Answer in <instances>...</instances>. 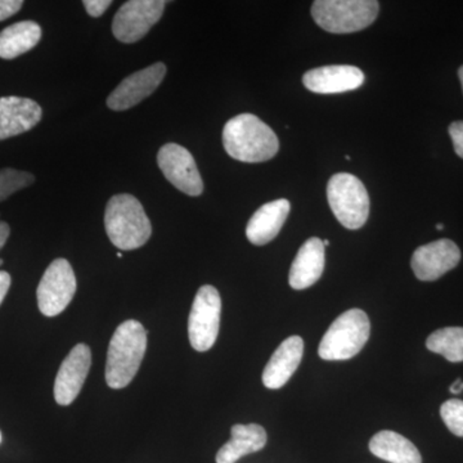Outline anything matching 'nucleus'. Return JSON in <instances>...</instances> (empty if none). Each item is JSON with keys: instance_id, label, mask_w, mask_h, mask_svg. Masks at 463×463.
<instances>
[{"instance_id": "nucleus-1", "label": "nucleus", "mask_w": 463, "mask_h": 463, "mask_svg": "<svg viewBox=\"0 0 463 463\" xmlns=\"http://www.w3.org/2000/svg\"><path fill=\"white\" fill-rule=\"evenodd\" d=\"M225 151L241 163H264L276 156L279 149V137L258 116H234L223 129Z\"/></svg>"}, {"instance_id": "nucleus-2", "label": "nucleus", "mask_w": 463, "mask_h": 463, "mask_svg": "<svg viewBox=\"0 0 463 463\" xmlns=\"http://www.w3.org/2000/svg\"><path fill=\"white\" fill-rule=\"evenodd\" d=\"M147 349V331L141 322L125 321L109 341L106 383L111 389H124L132 383Z\"/></svg>"}, {"instance_id": "nucleus-3", "label": "nucleus", "mask_w": 463, "mask_h": 463, "mask_svg": "<svg viewBox=\"0 0 463 463\" xmlns=\"http://www.w3.org/2000/svg\"><path fill=\"white\" fill-rule=\"evenodd\" d=\"M105 228L112 245L123 251L142 248L152 234V225L142 203L129 194H116L106 206Z\"/></svg>"}, {"instance_id": "nucleus-4", "label": "nucleus", "mask_w": 463, "mask_h": 463, "mask_svg": "<svg viewBox=\"0 0 463 463\" xmlns=\"http://www.w3.org/2000/svg\"><path fill=\"white\" fill-rule=\"evenodd\" d=\"M371 323L361 309H350L337 317L319 344L325 361H346L361 353L370 339Z\"/></svg>"}, {"instance_id": "nucleus-5", "label": "nucleus", "mask_w": 463, "mask_h": 463, "mask_svg": "<svg viewBox=\"0 0 463 463\" xmlns=\"http://www.w3.org/2000/svg\"><path fill=\"white\" fill-rule=\"evenodd\" d=\"M376 0H317L312 16L317 25L332 33L361 32L379 16Z\"/></svg>"}, {"instance_id": "nucleus-6", "label": "nucleus", "mask_w": 463, "mask_h": 463, "mask_svg": "<svg viewBox=\"0 0 463 463\" xmlns=\"http://www.w3.org/2000/svg\"><path fill=\"white\" fill-rule=\"evenodd\" d=\"M327 199L341 225L352 231L364 227L370 215V196L355 175L335 174L328 181Z\"/></svg>"}, {"instance_id": "nucleus-7", "label": "nucleus", "mask_w": 463, "mask_h": 463, "mask_svg": "<svg viewBox=\"0 0 463 463\" xmlns=\"http://www.w3.org/2000/svg\"><path fill=\"white\" fill-rule=\"evenodd\" d=\"M222 298L214 286L205 285L197 291L188 318V337L197 352L214 346L221 327Z\"/></svg>"}, {"instance_id": "nucleus-8", "label": "nucleus", "mask_w": 463, "mask_h": 463, "mask_svg": "<svg viewBox=\"0 0 463 463\" xmlns=\"http://www.w3.org/2000/svg\"><path fill=\"white\" fill-rule=\"evenodd\" d=\"M76 292V277L71 264L66 259L52 261L36 291L42 315L56 317L69 307Z\"/></svg>"}, {"instance_id": "nucleus-9", "label": "nucleus", "mask_w": 463, "mask_h": 463, "mask_svg": "<svg viewBox=\"0 0 463 463\" xmlns=\"http://www.w3.org/2000/svg\"><path fill=\"white\" fill-rule=\"evenodd\" d=\"M163 0H130L116 12L112 33L118 42L136 43L147 35L165 11Z\"/></svg>"}, {"instance_id": "nucleus-10", "label": "nucleus", "mask_w": 463, "mask_h": 463, "mask_svg": "<svg viewBox=\"0 0 463 463\" xmlns=\"http://www.w3.org/2000/svg\"><path fill=\"white\" fill-rule=\"evenodd\" d=\"M157 164L167 181L183 194L194 197L203 194V178L187 148L176 143H167L158 151Z\"/></svg>"}, {"instance_id": "nucleus-11", "label": "nucleus", "mask_w": 463, "mask_h": 463, "mask_svg": "<svg viewBox=\"0 0 463 463\" xmlns=\"http://www.w3.org/2000/svg\"><path fill=\"white\" fill-rule=\"evenodd\" d=\"M166 75L165 63L157 62L141 71L125 78L108 99V106L114 111H125L148 99Z\"/></svg>"}, {"instance_id": "nucleus-12", "label": "nucleus", "mask_w": 463, "mask_h": 463, "mask_svg": "<svg viewBox=\"0 0 463 463\" xmlns=\"http://www.w3.org/2000/svg\"><path fill=\"white\" fill-rule=\"evenodd\" d=\"M461 260V250L450 240H438L416 250L411 260L414 276L423 282L437 281Z\"/></svg>"}, {"instance_id": "nucleus-13", "label": "nucleus", "mask_w": 463, "mask_h": 463, "mask_svg": "<svg viewBox=\"0 0 463 463\" xmlns=\"http://www.w3.org/2000/svg\"><path fill=\"white\" fill-rule=\"evenodd\" d=\"M91 365L90 346L78 344L61 364L54 381V399L60 405H70L83 388Z\"/></svg>"}, {"instance_id": "nucleus-14", "label": "nucleus", "mask_w": 463, "mask_h": 463, "mask_svg": "<svg viewBox=\"0 0 463 463\" xmlns=\"http://www.w3.org/2000/svg\"><path fill=\"white\" fill-rule=\"evenodd\" d=\"M364 83V74L362 70L349 65L317 67L303 76L304 87L318 94L355 90Z\"/></svg>"}, {"instance_id": "nucleus-15", "label": "nucleus", "mask_w": 463, "mask_h": 463, "mask_svg": "<svg viewBox=\"0 0 463 463\" xmlns=\"http://www.w3.org/2000/svg\"><path fill=\"white\" fill-rule=\"evenodd\" d=\"M43 111L35 100L24 97L0 99V141L29 132L41 123Z\"/></svg>"}, {"instance_id": "nucleus-16", "label": "nucleus", "mask_w": 463, "mask_h": 463, "mask_svg": "<svg viewBox=\"0 0 463 463\" xmlns=\"http://www.w3.org/2000/svg\"><path fill=\"white\" fill-rule=\"evenodd\" d=\"M304 354V341L300 336H291L277 347L272 358L265 365L263 383L268 389H281L292 374L297 373Z\"/></svg>"}, {"instance_id": "nucleus-17", "label": "nucleus", "mask_w": 463, "mask_h": 463, "mask_svg": "<svg viewBox=\"0 0 463 463\" xmlns=\"http://www.w3.org/2000/svg\"><path fill=\"white\" fill-rule=\"evenodd\" d=\"M288 200L279 199L259 207L246 227V237L252 245L263 246L279 236L288 218Z\"/></svg>"}, {"instance_id": "nucleus-18", "label": "nucleus", "mask_w": 463, "mask_h": 463, "mask_svg": "<svg viewBox=\"0 0 463 463\" xmlns=\"http://www.w3.org/2000/svg\"><path fill=\"white\" fill-rule=\"evenodd\" d=\"M325 270V246L321 240L312 237L298 250L289 269L288 283L294 289L312 288Z\"/></svg>"}, {"instance_id": "nucleus-19", "label": "nucleus", "mask_w": 463, "mask_h": 463, "mask_svg": "<svg viewBox=\"0 0 463 463\" xmlns=\"http://www.w3.org/2000/svg\"><path fill=\"white\" fill-rule=\"evenodd\" d=\"M231 440L219 449L216 463H236L243 456L257 453L267 446V431L258 423L234 425Z\"/></svg>"}, {"instance_id": "nucleus-20", "label": "nucleus", "mask_w": 463, "mask_h": 463, "mask_svg": "<svg viewBox=\"0 0 463 463\" xmlns=\"http://www.w3.org/2000/svg\"><path fill=\"white\" fill-rule=\"evenodd\" d=\"M370 450L390 463H422V457L412 441L394 431L377 432L371 439Z\"/></svg>"}, {"instance_id": "nucleus-21", "label": "nucleus", "mask_w": 463, "mask_h": 463, "mask_svg": "<svg viewBox=\"0 0 463 463\" xmlns=\"http://www.w3.org/2000/svg\"><path fill=\"white\" fill-rule=\"evenodd\" d=\"M42 39V27L33 21H21L0 33V58L14 60L32 51Z\"/></svg>"}, {"instance_id": "nucleus-22", "label": "nucleus", "mask_w": 463, "mask_h": 463, "mask_svg": "<svg viewBox=\"0 0 463 463\" xmlns=\"http://www.w3.org/2000/svg\"><path fill=\"white\" fill-rule=\"evenodd\" d=\"M426 346L453 364L463 362V327H446L432 332L426 340Z\"/></svg>"}, {"instance_id": "nucleus-23", "label": "nucleus", "mask_w": 463, "mask_h": 463, "mask_svg": "<svg viewBox=\"0 0 463 463\" xmlns=\"http://www.w3.org/2000/svg\"><path fill=\"white\" fill-rule=\"evenodd\" d=\"M33 182H35V176L32 173L11 169V167L0 170V203L23 188L29 187Z\"/></svg>"}, {"instance_id": "nucleus-24", "label": "nucleus", "mask_w": 463, "mask_h": 463, "mask_svg": "<svg viewBox=\"0 0 463 463\" xmlns=\"http://www.w3.org/2000/svg\"><path fill=\"white\" fill-rule=\"evenodd\" d=\"M440 416L447 428L456 437L463 438V402L459 399H450L440 408Z\"/></svg>"}, {"instance_id": "nucleus-25", "label": "nucleus", "mask_w": 463, "mask_h": 463, "mask_svg": "<svg viewBox=\"0 0 463 463\" xmlns=\"http://www.w3.org/2000/svg\"><path fill=\"white\" fill-rule=\"evenodd\" d=\"M449 136L455 146L456 154L463 158V121H455L449 125Z\"/></svg>"}, {"instance_id": "nucleus-26", "label": "nucleus", "mask_w": 463, "mask_h": 463, "mask_svg": "<svg viewBox=\"0 0 463 463\" xmlns=\"http://www.w3.org/2000/svg\"><path fill=\"white\" fill-rule=\"evenodd\" d=\"M23 5V0H0V23L14 16Z\"/></svg>"}, {"instance_id": "nucleus-27", "label": "nucleus", "mask_w": 463, "mask_h": 463, "mask_svg": "<svg viewBox=\"0 0 463 463\" xmlns=\"http://www.w3.org/2000/svg\"><path fill=\"white\" fill-rule=\"evenodd\" d=\"M85 11L91 17H99L108 11L111 2L109 0H84Z\"/></svg>"}, {"instance_id": "nucleus-28", "label": "nucleus", "mask_w": 463, "mask_h": 463, "mask_svg": "<svg viewBox=\"0 0 463 463\" xmlns=\"http://www.w3.org/2000/svg\"><path fill=\"white\" fill-rule=\"evenodd\" d=\"M9 288H11V276L5 270H0V304L5 300Z\"/></svg>"}, {"instance_id": "nucleus-29", "label": "nucleus", "mask_w": 463, "mask_h": 463, "mask_svg": "<svg viewBox=\"0 0 463 463\" xmlns=\"http://www.w3.org/2000/svg\"><path fill=\"white\" fill-rule=\"evenodd\" d=\"M9 233H11V228L5 222L0 221V250L3 249V246L7 242Z\"/></svg>"}, {"instance_id": "nucleus-30", "label": "nucleus", "mask_w": 463, "mask_h": 463, "mask_svg": "<svg viewBox=\"0 0 463 463\" xmlns=\"http://www.w3.org/2000/svg\"><path fill=\"white\" fill-rule=\"evenodd\" d=\"M449 392H452V394H459V392H463V383L461 379L456 380V383L450 386Z\"/></svg>"}, {"instance_id": "nucleus-31", "label": "nucleus", "mask_w": 463, "mask_h": 463, "mask_svg": "<svg viewBox=\"0 0 463 463\" xmlns=\"http://www.w3.org/2000/svg\"><path fill=\"white\" fill-rule=\"evenodd\" d=\"M458 78H459V81H461L462 90H463V66L459 67Z\"/></svg>"}, {"instance_id": "nucleus-32", "label": "nucleus", "mask_w": 463, "mask_h": 463, "mask_svg": "<svg viewBox=\"0 0 463 463\" xmlns=\"http://www.w3.org/2000/svg\"><path fill=\"white\" fill-rule=\"evenodd\" d=\"M322 242H323V246H325V248H326V246H330V241H328V240L322 241Z\"/></svg>"}, {"instance_id": "nucleus-33", "label": "nucleus", "mask_w": 463, "mask_h": 463, "mask_svg": "<svg viewBox=\"0 0 463 463\" xmlns=\"http://www.w3.org/2000/svg\"><path fill=\"white\" fill-rule=\"evenodd\" d=\"M437 230L438 231L444 230V225L443 224H437Z\"/></svg>"}, {"instance_id": "nucleus-34", "label": "nucleus", "mask_w": 463, "mask_h": 463, "mask_svg": "<svg viewBox=\"0 0 463 463\" xmlns=\"http://www.w3.org/2000/svg\"><path fill=\"white\" fill-rule=\"evenodd\" d=\"M3 265V259H0V267Z\"/></svg>"}, {"instance_id": "nucleus-35", "label": "nucleus", "mask_w": 463, "mask_h": 463, "mask_svg": "<svg viewBox=\"0 0 463 463\" xmlns=\"http://www.w3.org/2000/svg\"><path fill=\"white\" fill-rule=\"evenodd\" d=\"M0 441H2V434H0Z\"/></svg>"}]
</instances>
